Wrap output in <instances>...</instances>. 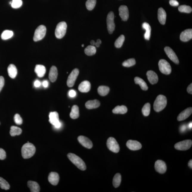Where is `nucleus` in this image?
Returning <instances> with one entry per match:
<instances>
[{"mask_svg":"<svg viewBox=\"0 0 192 192\" xmlns=\"http://www.w3.org/2000/svg\"><path fill=\"white\" fill-rule=\"evenodd\" d=\"M136 60L134 58H130L125 61L123 63V65L125 67H129L136 64Z\"/></svg>","mask_w":192,"mask_h":192,"instance_id":"obj_42","label":"nucleus"},{"mask_svg":"<svg viewBox=\"0 0 192 192\" xmlns=\"http://www.w3.org/2000/svg\"><path fill=\"white\" fill-rule=\"evenodd\" d=\"M67 25L66 22L62 21L57 25L55 30V34L57 38L60 39L65 35L67 30Z\"/></svg>","mask_w":192,"mask_h":192,"instance_id":"obj_4","label":"nucleus"},{"mask_svg":"<svg viewBox=\"0 0 192 192\" xmlns=\"http://www.w3.org/2000/svg\"><path fill=\"white\" fill-rule=\"evenodd\" d=\"M7 70L9 76L12 79L15 78L17 74V69L16 66L13 64H10Z\"/></svg>","mask_w":192,"mask_h":192,"instance_id":"obj_25","label":"nucleus"},{"mask_svg":"<svg viewBox=\"0 0 192 192\" xmlns=\"http://www.w3.org/2000/svg\"><path fill=\"white\" fill-rule=\"evenodd\" d=\"M159 67L162 73L166 75H169L171 72V68L170 64L167 61L162 59L158 63Z\"/></svg>","mask_w":192,"mask_h":192,"instance_id":"obj_6","label":"nucleus"},{"mask_svg":"<svg viewBox=\"0 0 192 192\" xmlns=\"http://www.w3.org/2000/svg\"><path fill=\"white\" fill-rule=\"evenodd\" d=\"M186 127L185 125L182 126L180 128L181 131H182V132L185 131L186 130Z\"/></svg>","mask_w":192,"mask_h":192,"instance_id":"obj_53","label":"nucleus"},{"mask_svg":"<svg viewBox=\"0 0 192 192\" xmlns=\"http://www.w3.org/2000/svg\"><path fill=\"white\" fill-rule=\"evenodd\" d=\"M49 122L56 128H60L61 124L59 120L58 114L57 112H51L49 113Z\"/></svg>","mask_w":192,"mask_h":192,"instance_id":"obj_9","label":"nucleus"},{"mask_svg":"<svg viewBox=\"0 0 192 192\" xmlns=\"http://www.w3.org/2000/svg\"><path fill=\"white\" fill-rule=\"evenodd\" d=\"M107 146L110 151L115 153L119 152L120 147L119 144L113 137L109 138L107 142Z\"/></svg>","mask_w":192,"mask_h":192,"instance_id":"obj_8","label":"nucleus"},{"mask_svg":"<svg viewBox=\"0 0 192 192\" xmlns=\"http://www.w3.org/2000/svg\"><path fill=\"white\" fill-rule=\"evenodd\" d=\"M78 140L81 145L88 149H91L93 147L92 142L86 137L80 136L78 138Z\"/></svg>","mask_w":192,"mask_h":192,"instance_id":"obj_14","label":"nucleus"},{"mask_svg":"<svg viewBox=\"0 0 192 192\" xmlns=\"http://www.w3.org/2000/svg\"><path fill=\"white\" fill-rule=\"evenodd\" d=\"M192 145L191 140H185L176 143L174 147L177 150L186 151L191 148Z\"/></svg>","mask_w":192,"mask_h":192,"instance_id":"obj_10","label":"nucleus"},{"mask_svg":"<svg viewBox=\"0 0 192 192\" xmlns=\"http://www.w3.org/2000/svg\"><path fill=\"white\" fill-rule=\"evenodd\" d=\"M97 52L95 46H88L84 50V52L88 56H91L95 55Z\"/></svg>","mask_w":192,"mask_h":192,"instance_id":"obj_32","label":"nucleus"},{"mask_svg":"<svg viewBox=\"0 0 192 192\" xmlns=\"http://www.w3.org/2000/svg\"><path fill=\"white\" fill-rule=\"evenodd\" d=\"M169 4L171 6L176 7L178 6L179 3L176 0H170L169 1Z\"/></svg>","mask_w":192,"mask_h":192,"instance_id":"obj_47","label":"nucleus"},{"mask_svg":"<svg viewBox=\"0 0 192 192\" xmlns=\"http://www.w3.org/2000/svg\"><path fill=\"white\" fill-rule=\"evenodd\" d=\"M67 156L70 161L75 164L78 168L82 171L86 170V164L79 157L72 153L68 154Z\"/></svg>","mask_w":192,"mask_h":192,"instance_id":"obj_3","label":"nucleus"},{"mask_svg":"<svg viewBox=\"0 0 192 192\" xmlns=\"http://www.w3.org/2000/svg\"><path fill=\"white\" fill-rule=\"evenodd\" d=\"M134 80L135 83L136 84H139L142 89L144 90H147L148 89V86L146 83L143 79L140 77H136L134 78Z\"/></svg>","mask_w":192,"mask_h":192,"instance_id":"obj_29","label":"nucleus"},{"mask_svg":"<svg viewBox=\"0 0 192 192\" xmlns=\"http://www.w3.org/2000/svg\"><path fill=\"white\" fill-rule=\"evenodd\" d=\"M179 11L180 12L189 13L192 12V9L189 6L186 5H181L178 8Z\"/></svg>","mask_w":192,"mask_h":192,"instance_id":"obj_41","label":"nucleus"},{"mask_svg":"<svg viewBox=\"0 0 192 192\" xmlns=\"http://www.w3.org/2000/svg\"><path fill=\"white\" fill-rule=\"evenodd\" d=\"M82 47H84V44H82Z\"/></svg>","mask_w":192,"mask_h":192,"instance_id":"obj_57","label":"nucleus"},{"mask_svg":"<svg viewBox=\"0 0 192 192\" xmlns=\"http://www.w3.org/2000/svg\"><path fill=\"white\" fill-rule=\"evenodd\" d=\"M91 89V84L88 81H84L79 84L78 86L79 91L82 93H87Z\"/></svg>","mask_w":192,"mask_h":192,"instance_id":"obj_21","label":"nucleus"},{"mask_svg":"<svg viewBox=\"0 0 192 192\" xmlns=\"http://www.w3.org/2000/svg\"><path fill=\"white\" fill-rule=\"evenodd\" d=\"M155 168L157 172L164 174L167 171V167L165 162L162 160H158L155 163Z\"/></svg>","mask_w":192,"mask_h":192,"instance_id":"obj_13","label":"nucleus"},{"mask_svg":"<svg viewBox=\"0 0 192 192\" xmlns=\"http://www.w3.org/2000/svg\"><path fill=\"white\" fill-rule=\"evenodd\" d=\"M42 85L45 88H47L49 86V82L47 80H44L43 83H42Z\"/></svg>","mask_w":192,"mask_h":192,"instance_id":"obj_52","label":"nucleus"},{"mask_svg":"<svg viewBox=\"0 0 192 192\" xmlns=\"http://www.w3.org/2000/svg\"><path fill=\"white\" fill-rule=\"evenodd\" d=\"M109 91V88L106 86H101L98 88V93L100 95L102 96H105L108 95Z\"/></svg>","mask_w":192,"mask_h":192,"instance_id":"obj_33","label":"nucleus"},{"mask_svg":"<svg viewBox=\"0 0 192 192\" xmlns=\"http://www.w3.org/2000/svg\"><path fill=\"white\" fill-rule=\"evenodd\" d=\"M90 44H91V45L95 46V41L92 40L90 42Z\"/></svg>","mask_w":192,"mask_h":192,"instance_id":"obj_55","label":"nucleus"},{"mask_svg":"<svg viewBox=\"0 0 192 192\" xmlns=\"http://www.w3.org/2000/svg\"><path fill=\"white\" fill-rule=\"evenodd\" d=\"M100 106V103L97 100H89L87 102L86 104V108L91 109L98 108Z\"/></svg>","mask_w":192,"mask_h":192,"instance_id":"obj_26","label":"nucleus"},{"mask_svg":"<svg viewBox=\"0 0 192 192\" xmlns=\"http://www.w3.org/2000/svg\"><path fill=\"white\" fill-rule=\"evenodd\" d=\"M147 76L148 79L151 84H154L157 83L158 77L157 74L152 71H149L147 72Z\"/></svg>","mask_w":192,"mask_h":192,"instance_id":"obj_19","label":"nucleus"},{"mask_svg":"<svg viewBox=\"0 0 192 192\" xmlns=\"http://www.w3.org/2000/svg\"><path fill=\"white\" fill-rule=\"evenodd\" d=\"M27 185L31 192H39L40 191L39 185L37 182L32 181H29Z\"/></svg>","mask_w":192,"mask_h":192,"instance_id":"obj_27","label":"nucleus"},{"mask_svg":"<svg viewBox=\"0 0 192 192\" xmlns=\"http://www.w3.org/2000/svg\"><path fill=\"white\" fill-rule=\"evenodd\" d=\"M164 51H165L168 57L173 62L176 64H179V61L178 57L177 56L171 48L169 47H166L164 48Z\"/></svg>","mask_w":192,"mask_h":192,"instance_id":"obj_12","label":"nucleus"},{"mask_svg":"<svg viewBox=\"0 0 192 192\" xmlns=\"http://www.w3.org/2000/svg\"><path fill=\"white\" fill-rule=\"evenodd\" d=\"M6 157V152L3 149L0 148V160H4Z\"/></svg>","mask_w":192,"mask_h":192,"instance_id":"obj_45","label":"nucleus"},{"mask_svg":"<svg viewBox=\"0 0 192 192\" xmlns=\"http://www.w3.org/2000/svg\"><path fill=\"white\" fill-rule=\"evenodd\" d=\"M114 13L111 12L107 16L106 21L107 29L109 33L112 34L115 30V25L114 21Z\"/></svg>","mask_w":192,"mask_h":192,"instance_id":"obj_7","label":"nucleus"},{"mask_svg":"<svg viewBox=\"0 0 192 192\" xmlns=\"http://www.w3.org/2000/svg\"><path fill=\"white\" fill-rule=\"evenodd\" d=\"M125 40V36L123 35H121L116 40L115 46L117 48H121L123 46V42Z\"/></svg>","mask_w":192,"mask_h":192,"instance_id":"obj_38","label":"nucleus"},{"mask_svg":"<svg viewBox=\"0 0 192 192\" xmlns=\"http://www.w3.org/2000/svg\"><path fill=\"white\" fill-rule=\"evenodd\" d=\"M192 123H190L188 125V128H189L190 129H191L192 128Z\"/></svg>","mask_w":192,"mask_h":192,"instance_id":"obj_56","label":"nucleus"},{"mask_svg":"<svg viewBox=\"0 0 192 192\" xmlns=\"http://www.w3.org/2000/svg\"><path fill=\"white\" fill-rule=\"evenodd\" d=\"M119 15L123 21H126L129 18V11L128 8L124 5H121L119 8Z\"/></svg>","mask_w":192,"mask_h":192,"instance_id":"obj_15","label":"nucleus"},{"mask_svg":"<svg viewBox=\"0 0 192 192\" xmlns=\"http://www.w3.org/2000/svg\"><path fill=\"white\" fill-rule=\"evenodd\" d=\"M68 95H69L70 97H75L76 95V92L75 90H70L69 93H68Z\"/></svg>","mask_w":192,"mask_h":192,"instance_id":"obj_48","label":"nucleus"},{"mask_svg":"<svg viewBox=\"0 0 192 192\" xmlns=\"http://www.w3.org/2000/svg\"><path fill=\"white\" fill-rule=\"evenodd\" d=\"M35 71L38 77L41 78L43 77L45 75L46 72V68L43 65L38 64L35 68Z\"/></svg>","mask_w":192,"mask_h":192,"instance_id":"obj_24","label":"nucleus"},{"mask_svg":"<svg viewBox=\"0 0 192 192\" xmlns=\"http://www.w3.org/2000/svg\"><path fill=\"white\" fill-rule=\"evenodd\" d=\"M4 85V79L2 76H0V92Z\"/></svg>","mask_w":192,"mask_h":192,"instance_id":"obj_46","label":"nucleus"},{"mask_svg":"<svg viewBox=\"0 0 192 192\" xmlns=\"http://www.w3.org/2000/svg\"><path fill=\"white\" fill-rule=\"evenodd\" d=\"M79 109L78 107L77 106H74L72 107L71 112L70 114V117L72 119H75L79 117Z\"/></svg>","mask_w":192,"mask_h":192,"instance_id":"obj_31","label":"nucleus"},{"mask_svg":"<svg viewBox=\"0 0 192 192\" xmlns=\"http://www.w3.org/2000/svg\"><path fill=\"white\" fill-rule=\"evenodd\" d=\"M192 38V29H188L183 31L180 35V39L183 42H187Z\"/></svg>","mask_w":192,"mask_h":192,"instance_id":"obj_17","label":"nucleus"},{"mask_svg":"<svg viewBox=\"0 0 192 192\" xmlns=\"http://www.w3.org/2000/svg\"><path fill=\"white\" fill-rule=\"evenodd\" d=\"M96 3V0H87L86 3V8L89 10H93L95 8Z\"/></svg>","mask_w":192,"mask_h":192,"instance_id":"obj_40","label":"nucleus"},{"mask_svg":"<svg viewBox=\"0 0 192 192\" xmlns=\"http://www.w3.org/2000/svg\"><path fill=\"white\" fill-rule=\"evenodd\" d=\"M34 86L36 87H39L41 85L40 82L38 80H36L34 82Z\"/></svg>","mask_w":192,"mask_h":192,"instance_id":"obj_50","label":"nucleus"},{"mask_svg":"<svg viewBox=\"0 0 192 192\" xmlns=\"http://www.w3.org/2000/svg\"><path fill=\"white\" fill-rule=\"evenodd\" d=\"M151 105L149 103L145 104L142 109V112L144 116H148L150 113Z\"/></svg>","mask_w":192,"mask_h":192,"instance_id":"obj_37","label":"nucleus"},{"mask_svg":"<svg viewBox=\"0 0 192 192\" xmlns=\"http://www.w3.org/2000/svg\"><path fill=\"white\" fill-rule=\"evenodd\" d=\"M23 4L22 0H12L11 6L13 8L18 9L20 8Z\"/></svg>","mask_w":192,"mask_h":192,"instance_id":"obj_43","label":"nucleus"},{"mask_svg":"<svg viewBox=\"0 0 192 192\" xmlns=\"http://www.w3.org/2000/svg\"><path fill=\"white\" fill-rule=\"evenodd\" d=\"M187 91L188 93L192 94V84L191 83L188 86L187 89Z\"/></svg>","mask_w":192,"mask_h":192,"instance_id":"obj_49","label":"nucleus"},{"mask_svg":"<svg viewBox=\"0 0 192 192\" xmlns=\"http://www.w3.org/2000/svg\"><path fill=\"white\" fill-rule=\"evenodd\" d=\"M126 145L129 149L132 151L139 150L142 147L141 144L139 142L132 140H129L127 142Z\"/></svg>","mask_w":192,"mask_h":192,"instance_id":"obj_16","label":"nucleus"},{"mask_svg":"<svg viewBox=\"0 0 192 192\" xmlns=\"http://www.w3.org/2000/svg\"><path fill=\"white\" fill-rule=\"evenodd\" d=\"M47 28L45 26L41 25L38 27L35 31L34 38V41H38L41 40L45 36Z\"/></svg>","mask_w":192,"mask_h":192,"instance_id":"obj_5","label":"nucleus"},{"mask_svg":"<svg viewBox=\"0 0 192 192\" xmlns=\"http://www.w3.org/2000/svg\"><path fill=\"white\" fill-rule=\"evenodd\" d=\"M58 76V71L56 67L53 66L50 69L49 78L51 82H54L57 80Z\"/></svg>","mask_w":192,"mask_h":192,"instance_id":"obj_23","label":"nucleus"},{"mask_svg":"<svg viewBox=\"0 0 192 192\" xmlns=\"http://www.w3.org/2000/svg\"><path fill=\"white\" fill-rule=\"evenodd\" d=\"M167 99L165 96L158 95L154 103V109L155 111L159 112L163 110L167 106Z\"/></svg>","mask_w":192,"mask_h":192,"instance_id":"obj_2","label":"nucleus"},{"mask_svg":"<svg viewBox=\"0 0 192 192\" xmlns=\"http://www.w3.org/2000/svg\"><path fill=\"white\" fill-rule=\"evenodd\" d=\"M192 113V108L191 107L188 108L179 114L177 118L179 121H182L187 119Z\"/></svg>","mask_w":192,"mask_h":192,"instance_id":"obj_18","label":"nucleus"},{"mask_svg":"<svg viewBox=\"0 0 192 192\" xmlns=\"http://www.w3.org/2000/svg\"><path fill=\"white\" fill-rule=\"evenodd\" d=\"M188 165L191 169H192V160H190L188 163Z\"/></svg>","mask_w":192,"mask_h":192,"instance_id":"obj_54","label":"nucleus"},{"mask_svg":"<svg viewBox=\"0 0 192 192\" xmlns=\"http://www.w3.org/2000/svg\"><path fill=\"white\" fill-rule=\"evenodd\" d=\"M14 33L12 31L6 30L3 31L1 35V38L3 40L9 39L13 35Z\"/></svg>","mask_w":192,"mask_h":192,"instance_id":"obj_36","label":"nucleus"},{"mask_svg":"<svg viewBox=\"0 0 192 192\" xmlns=\"http://www.w3.org/2000/svg\"><path fill=\"white\" fill-rule=\"evenodd\" d=\"M22 131L19 127L15 126H12L11 127L10 134L12 136L19 135L21 134Z\"/></svg>","mask_w":192,"mask_h":192,"instance_id":"obj_34","label":"nucleus"},{"mask_svg":"<svg viewBox=\"0 0 192 192\" xmlns=\"http://www.w3.org/2000/svg\"><path fill=\"white\" fill-rule=\"evenodd\" d=\"M143 27L146 31L144 37L145 40H149L150 38L151 34V28L150 25L147 23H144L143 24Z\"/></svg>","mask_w":192,"mask_h":192,"instance_id":"obj_28","label":"nucleus"},{"mask_svg":"<svg viewBox=\"0 0 192 192\" xmlns=\"http://www.w3.org/2000/svg\"><path fill=\"white\" fill-rule=\"evenodd\" d=\"M101 44V41L100 39H98L97 42H95V45L96 47H99L100 46V44Z\"/></svg>","mask_w":192,"mask_h":192,"instance_id":"obj_51","label":"nucleus"},{"mask_svg":"<svg viewBox=\"0 0 192 192\" xmlns=\"http://www.w3.org/2000/svg\"><path fill=\"white\" fill-rule=\"evenodd\" d=\"M0 187L2 189L8 190L10 189V186L8 182L0 177Z\"/></svg>","mask_w":192,"mask_h":192,"instance_id":"obj_39","label":"nucleus"},{"mask_svg":"<svg viewBox=\"0 0 192 192\" xmlns=\"http://www.w3.org/2000/svg\"><path fill=\"white\" fill-rule=\"evenodd\" d=\"M158 19L160 24L164 25L166 23L167 14L165 10L162 8L158 9Z\"/></svg>","mask_w":192,"mask_h":192,"instance_id":"obj_22","label":"nucleus"},{"mask_svg":"<svg viewBox=\"0 0 192 192\" xmlns=\"http://www.w3.org/2000/svg\"><path fill=\"white\" fill-rule=\"evenodd\" d=\"M121 182V175L119 173L116 174L114 176L113 180V185L114 187L117 188L120 185Z\"/></svg>","mask_w":192,"mask_h":192,"instance_id":"obj_35","label":"nucleus"},{"mask_svg":"<svg viewBox=\"0 0 192 192\" xmlns=\"http://www.w3.org/2000/svg\"><path fill=\"white\" fill-rule=\"evenodd\" d=\"M35 152V147L29 142L24 144L22 147V156L25 159L31 158L34 156Z\"/></svg>","mask_w":192,"mask_h":192,"instance_id":"obj_1","label":"nucleus"},{"mask_svg":"<svg viewBox=\"0 0 192 192\" xmlns=\"http://www.w3.org/2000/svg\"><path fill=\"white\" fill-rule=\"evenodd\" d=\"M127 112V107L124 106H117L112 110L113 113L115 114H123L126 113Z\"/></svg>","mask_w":192,"mask_h":192,"instance_id":"obj_30","label":"nucleus"},{"mask_svg":"<svg viewBox=\"0 0 192 192\" xmlns=\"http://www.w3.org/2000/svg\"><path fill=\"white\" fill-rule=\"evenodd\" d=\"M59 175L58 173L52 172L49 173L48 176V180L50 183L53 185H56L59 181Z\"/></svg>","mask_w":192,"mask_h":192,"instance_id":"obj_20","label":"nucleus"},{"mask_svg":"<svg viewBox=\"0 0 192 192\" xmlns=\"http://www.w3.org/2000/svg\"><path fill=\"white\" fill-rule=\"evenodd\" d=\"M79 71L77 68L73 70L68 76L67 80V86L69 87H72L74 86L75 81L79 75Z\"/></svg>","mask_w":192,"mask_h":192,"instance_id":"obj_11","label":"nucleus"},{"mask_svg":"<svg viewBox=\"0 0 192 192\" xmlns=\"http://www.w3.org/2000/svg\"><path fill=\"white\" fill-rule=\"evenodd\" d=\"M14 120L15 123L18 125H21L23 123V120L19 114H16L14 116Z\"/></svg>","mask_w":192,"mask_h":192,"instance_id":"obj_44","label":"nucleus"}]
</instances>
